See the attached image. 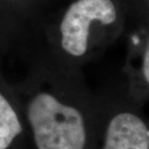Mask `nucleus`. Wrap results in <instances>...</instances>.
Wrapping results in <instances>:
<instances>
[{
    "instance_id": "nucleus-6",
    "label": "nucleus",
    "mask_w": 149,
    "mask_h": 149,
    "mask_svg": "<svg viewBox=\"0 0 149 149\" xmlns=\"http://www.w3.org/2000/svg\"><path fill=\"white\" fill-rule=\"evenodd\" d=\"M0 149H30L19 101L14 83L0 64Z\"/></svg>"
},
{
    "instance_id": "nucleus-1",
    "label": "nucleus",
    "mask_w": 149,
    "mask_h": 149,
    "mask_svg": "<svg viewBox=\"0 0 149 149\" xmlns=\"http://www.w3.org/2000/svg\"><path fill=\"white\" fill-rule=\"evenodd\" d=\"M14 85L30 149H93L95 92L83 69L39 49L24 78Z\"/></svg>"
},
{
    "instance_id": "nucleus-3",
    "label": "nucleus",
    "mask_w": 149,
    "mask_h": 149,
    "mask_svg": "<svg viewBox=\"0 0 149 149\" xmlns=\"http://www.w3.org/2000/svg\"><path fill=\"white\" fill-rule=\"evenodd\" d=\"M94 92L93 149H149V118L143 107L129 96L121 73Z\"/></svg>"
},
{
    "instance_id": "nucleus-4",
    "label": "nucleus",
    "mask_w": 149,
    "mask_h": 149,
    "mask_svg": "<svg viewBox=\"0 0 149 149\" xmlns=\"http://www.w3.org/2000/svg\"><path fill=\"white\" fill-rule=\"evenodd\" d=\"M60 0H0V54L28 49L39 40L46 18Z\"/></svg>"
},
{
    "instance_id": "nucleus-2",
    "label": "nucleus",
    "mask_w": 149,
    "mask_h": 149,
    "mask_svg": "<svg viewBox=\"0 0 149 149\" xmlns=\"http://www.w3.org/2000/svg\"><path fill=\"white\" fill-rule=\"evenodd\" d=\"M128 26L124 0H61L42 28L40 49L83 69L125 37Z\"/></svg>"
},
{
    "instance_id": "nucleus-5",
    "label": "nucleus",
    "mask_w": 149,
    "mask_h": 149,
    "mask_svg": "<svg viewBox=\"0 0 149 149\" xmlns=\"http://www.w3.org/2000/svg\"><path fill=\"white\" fill-rule=\"evenodd\" d=\"M121 76L129 96L141 106L149 102V24L128 26Z\"/></svg>"
},
{
    "instance_id": "nucleus-7",
    "label": "nucleus",
    "mask_w": 149,
    "mask_h": 149,
    "mask_svg": "<svg viewBox=\"0 0 149 149\" xmlns=\"http://www.w3.org/2000/svg\"><path fill=\"white\" fill-rule=\"evenodd\" d=\"M128 13L129 26L149 24V0H124Z\"/></svg>"
}]
</instances>
